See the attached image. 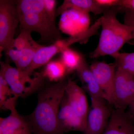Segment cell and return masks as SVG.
Masks as SVG:
<instances>
[{"label":"cell","instance_id":"6da1fadb","mask_svg":"<svg viewBox=\"0 0 134 134\" xmlns=\"http://www.w3.org/2000/svg\"><path fill=\"white\" fill-rule=\"evenodd\" d=\"M68 79L48 84L38 92L36 108L26 116L32 133L64 134L59 128L58 116Z\"/></svg>","mask_w":134,"mask_h":134},{"label":"cell","instance_id":"7a4b0ae2","mask_svg":"<svg viewBox=\"0 0 134 134\" xmlns=\"http://www.w3.org/2000/svg\"><path fill=\"white\" fill-rule=\"evenodd\" d=\"M19 16L20 30L37 32L40 43L53 44L62 40L55 21L46 12L43 0L16 1Z\"/></svg>","mask_w":134,"mask_h":134},{"label":"cell","instance_id":"3957f363","mask_svg":"<svg viewBox=\"0 0 134 134\" xmlns=\"http://www.w3.org/2000/svg\"><path fill=\"white\" fill-rule=\"evenodd\" d=\"M122 7L105 10L100 17L102 30L98 45L91 53L92 58L109 55L113 57L128 41L132 39V29L117 19V15Z\"/></svg>","mask_w":134,"mask_h":134},{"label":"cell","instance_id":"277c9868","mask_svg":"<svg viewBox=\"0 0 134 134\" xmlns=\"http://www.w3.org/2000/svg\"><path fill=\"white\" fill-rule=\"evenodd\" d=\"M0 76L2 77L14 93L18 97L25 98L38 92L45 84L46 79L41 72L31 74L18 70L9 63L1 62Z\"/></svg>","mask_w":134,"mask_h":134},{"label":"cell","instance_id":"5b68a950","mask_svg":"<svg viewBox=\"0 0 134 134\" xmlns=\"http://www.w3.org/2000/svg\"><path fill=\"white\" fill-rule=\"evenodd\" d=\"M19 25L16 1H0V47L5 54L14 47V38Z\"/></svg>","mask_w":134,"mask_h":134},{"label":"cell","instance_id":"8992f818","mask_svg":"<svg viewBox=\"0 0 134 134\" xmlns=\"http://www.w3.org/2000/svg\"><path fill=\"white\" fill-rule=\"evenodd\" d=\"M116 66L102 62H96L90 66L96 80L102 91L105 99L114 105V83Z\"/></svg>","mask_w":134,"mask_h":134},{"label":"cell","instance_id":"52a82bcc","mask_svg":"<svg viewBox=\"0 0 134 134\" xmlns=\"http://www.w3.org/2000/svg\"><path fill=\"white\" fill-rule=\"evenodd\" d=\"M134 99V77L117 68L114 83V103L117 110L125 111Z\"/></svg>","mask_w":134,"mask_h":134},{"label":"cell","instance_id":"ba28073f","mask_svg":"<svg viewBox=\"0 0 134 134\" xmlns=\"http://www.w3.org/2000/svg\"><path fill=\"white\" fill-rule=\"evenodd\" d=\"M91 98V107L86 119L84 134H103L107 126L111 113L105 101Z\"/></svg>","mask_w":134,"mask_h":134},{"label":"cell","instance_id":"9c48e42d","mask_svg":"<svg viewBox=\"0 0 134 134\" xmlns=\"http://www.w3.org/2000/svg\"><path fill=\"white\" fill-rule=\"evenodd\" d=\"M90 24L89 13L69 9L62 15L59 26L63 32L74 37L88 30Z\"/></svg>","mask_w":134,"mask_h":134},{"label":"cell","instance_id":"30bf717a","mask_svg":"<svg viewBox=\"0 0 134 134\" xmlns=\"http://www.w3.org/2000/svg\"><path fill=\"white\" fill-rule=\"evenodd\" d=\"M59 128L63 134L70 131H78L84 133L86 121L77 114L69 104L65 94L60 105L58 116Z\"/></svg>","mask_w":134,"mask_h":134},{"label":"cell","instance_id":"8fae6325","mask_svg":"<svg viewBox=\"0 0 134 134\" xmlns=\"http://www.w3.org/2000/svg\"><path fill=\"white\" fill-rule=\"evenodd\" d=\"M65 95L73 110L79 117L86 121L89 107L83 89L71 79H68Z\"/></svg>","mask_w":134,"mask_h":134},{"label":"cell","instance_id":"7c38bea8","mask_svg":"<svg viewBox=\"0 0 134 134\" xmlns=\"http://www.w3.org/2000/svg\"><path fill=\"white\" fill-rule=\"evenodd\" d=\"M7 117L0 118V131L3 134H33L26 116L19 115L15 107Z\"/></svg>","mask_w":134,"mask_h":134},{"label":"cell","instance_id":"4fadbf2b","mask_svg":"<svg viewBox=\"0 0 134 134\" xmlns=\"http://www.w3.org/2000/svg\"><path fill=\"white\" fill-rule=\"evenodd\" d=\"M133 121L125 111L115 109L111 113L108 125L103 134H134Z\"/></svg>","mask_w":134,"mask_h":134},{"label":"cell","instance_id":"5bb4252c","mask_svg":"<svg viewBox=\"0 0 134 134\" xmlns=\"http://www.w3.org/2000/svg\"><path fill=\"white\" fill-rule=\"evenodd\" d=\"M63 49L60 40L51 45L43 46L36 51L30 65L24 71L29 74H32L35 69L46 65L54 55Z\"/></svg>","mask_w":134,"mask_h":134},{"label":"cell","instance_id":"9a60e30c","mask_svg":"<svg viewBox=\"0 0 134 134\" xmlns=\"http://www.w3.org/2000/svg\"><path fill=\"white\" fill-rule=\"evenodd\" d=\"M80 81L91 98L105 101L104 97L93 73L85 59L76 70Z\"/></svg>","mask_w":134,"mask_h":134},{"label":"cell","instance_id":"2e32d148","mask_svg":"<svg viewBox=\"0 0 134 134\" xmlns=\"http://www.w3.org/2000/svg\"><path fill=\"white\" fill-rule=\"evenodd\" d=\"M73 9L89 13L92 12L96 15L103 13L104 9L98 7L94 0H65L55 11V17L62 15L65 11Z\"/></svg>","mask_w":134,"mask_h":134},{"label":"cell","instance_id":"e0dca14e","mask_svg":"<svg viewBox=\"0 0 134 134\" xmlns=\"http://www.w3.org/2000/svg\"><path fill=\"white\" fill-rule=\"evenodd\" d=\"M41 72L46 80L55 83L66 79L68 74L66 67L60 59L48 63Z\"/></svg>","mask_w":134,"mask_h":134},{"label":"cell","instance_id":"ac0fdd59","mask_svg":"<svg viewBox=\"0 0 134 134\" xmlns=\"http://www.w3.org/2000/svg\"><path fill=\"white\" fill-rule=\"evenodd\" d=\"M19 98L10 88L6 81L0 76V107L9 110L15 107Z\"/></svg>","mask_w":134,"mask_h":134},{"label":"cell","instance_id":"d6986e66","mask_svg":"<svg viewBox=\"0 0 134 134\" xmlns=\"http://www.w3.org/2000/svg\"><path fill=\"white\" fill-rule=\"evenodd\" d=\"M60 53V60L66 67L68 74L76 71L85 59L80 53L69 47L63 49Z\"/></svg>","mask_w":134,"mask_h":134},{"label":"cell","instance_id":"ffe728a7","mask_svg":"<svg viewBox=\"0 0 134 134\" xmlns=\"http://www.w3.org/2000/svg\"><path fill=\"white\" fill-rule=\"evenodd\" d=\"M117 68L121 69L134 77V52L119 53L113 56Z\"/></svg>","mask_w":134,"mask_h":134},{"label":"cell","instance_id":"44dd1931","mask_svg":"<svg viewBox=\"0 0 134 134\" xmlns=\"http://www.w3.org/2000/svg\"><path fill=\"white\" fill-rule=\"evenodd\" d=\"M20 33L15 39L14 47L17 50H22L27 48L38 49L43 45L40 44L32 38L31 32L29 31L21 30Z\"/></svg>","mask_w":134,"mask_h":134},{"label":"cell","instance_id":"7402d4cb","mask_svg":"<svg viewBox=\"0 0 134 134\" xmlns=\"http://www.w3.org/2000/svg\"><path fill=\"white\" fill-rule=\"evenodd\" d=\"M38 49L27 48L20 50V57L15 65L16 68L21 71H24L27 68L31 63L36 51Z\"/></svg>","mask_w":134,"mask_h":134},{"label":"cell","instance_id":"603a6c76","mask_svg":"<svg viewBox=\"0 0 134 134\" xmlns=\"http://www.w3.org/2000/svg\"><path fill=\"white\" fill-rule=\"evenodd\" d=\"M124 24L129 26L132 29V39H134V11L130 10L125 9Z\"/></svg>","mask_w":134,"mask_h":134},{"label":"cell","instance_id":"cb8c5ba5","mask_svg":"<svg viewBox=\"0 0 134 134\" xmlns=\"http://www.w3.org/2000/svg\"><path fill=\"white\" fill-rule=\"evenodd\" d=\"M46 12L51 19L55 21L56 1L55 0H43Z\"/></svg>","mask_w":134,"mask_h":134},{"label":"cell","instance_id":"d4e9b609","mask_svg":"<svg viewBox=\"0 0 134 134\" xmlns=\"http://www.w3.org/2000/svg\"><path fill=\"white\" fill-rule=\"evenodd\" d=\"M94 2L99 7L105 8L119 7V0H94Z\"/></svg>","mask_w":134,"mask_h":134},{"label":"cell","instance_id":"484cf974","mask_svg":"<svg viewBox=\"0 0 134 134\" xmlns=\"http://www.w3.org/2000/svg\"><path fill=\"white\" fill-rule=\"evenodd\" d=\"M6 54L9 56L12 61L16 65L19 59L21 54V50L11 49Z\"/></svg>","mask_w":134,"mask_h":134},{"label":"cell","instance_id":"4316f807","mask_svg":"<svg viewBox=\"0 0 134 134\" xmlns=\"http://www.w3.org/2000/svg\"><path fill=\"white\" fill-rule=\"evenodd\" d=\"M119 6L134 11V0H119Z\"/></svg>","mask_w":134,"mask_h":134},{"label":"cell","instance_id":"83f0119b","mask_svg":"<svg viewBox=\"0 0 134 134\" xmlns=\"http://www.w3.org/2000/svg\"><path fill=\"white\" fill-rule=\"evenodd\" d=\"M129 113L128 114L133 121L134 120V99L130 104L129 106Z\"/></svg>","mask_w":134,"mask_h":134},{"label":"cell","instance_id":"f1b7e54d","mask_svg":"<svg viewBox=\"0 0 134 134\" xmlns=\"http://www.w3.org/2000/svg\"><path fill=\"white\" fill-rule=\"evenodd\" d=\"M0 134H3L2 133V132H1V131H0Z\"/></svg>","mask_w":134,"mask_h":134}]
</instances>
